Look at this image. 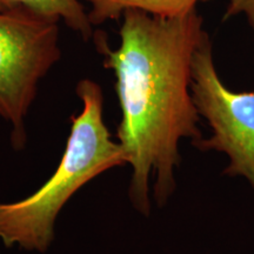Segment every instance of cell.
Segmentation results:
<instances>
[{"label":"cell","mask_w":254,"mask_h":254,"mask_svg":"<svg viewBox=\"0 0 254 254\" xmlns=\"http://www.w3.org/2000/svg\"><path fill=\"white\" fill-rule=\"evenodd\" d=\"M27 11L41 17L63 21L69 30L88 40L93 25L80 0H0V12Z\"/></svg>","instance_id":"obj_6"},{"label":"cell","mask_w":254,"mask_h":254,"mask_svg":"<svg viewBox=\"0 0 254 254\" xmlns=\"http://www.w3.org/2000/svg\"><path fill=\"white\" fill-rule=\"evenodd\" d=\"M93 26L123 17L127 9H138L160 18H178L195 11L196 4L209 0H84Z\"/></svg>","instance_id":"obj_5"},{"label":"cell","mask_w":254,"mask_h":254,"mask_svg":"<svg viewBox=\"0 0 254 254\" xmlns=\"http://www.w3.org/2000/svg\"><path fill=\"white\" fill-rule=\"evenodd\" d=\"M190 92L212 135L192 144L200 151H217L230 157L226 176L245 177L254 189V92H233L222 84L215 69L207 32L192 60Z\"/></svg>","instance_id":"obj_4"},{"label":"cell","mask_w":254,"mask_h":254,"mask_svg":"<svg viewBox=\"0 0 254 254\" xmlns=\"http://www.w3.org/2000/svg\"><path fill=\"white\" fill-rule=\"evenodd\" d=\"M77 95L82 109L71 117V131L55 173L25 199L0 202V241L8 249L46 252L55 239L57 218L68 200L94 178L127 165L123 147L104 122L99 84L82 79Z\"/></svg>","instance_id":"obj_2"},{"label":"cell","mask_w":254,"mask_h":254,"mask_svg":"<svg viewBox=\"0 0 254 254\" xmlns=\"http://www.w3.org/2000/svg\"><path fill=\"white\" fill-rule=\"evenodd\" d=\"M245 14L250 26L254 31V0H231L225 19L238 14Z\"/></svg>","instance_id":"obj_7"},{"label":"cell","mask_w":254,"mask_h":254,"mask_svg":"<svg viewBox=\"0 0 254 254\" xmlns=\"http://www.w3.org/2000/svg\"><path fill=\"white\" fill-rule=\"evenodd\" d=\"M122 18L118 49L100 37L95 46L116 75L122 111L117 139L132 167L129 201L148 217L151 180L155 202L164 206L176 190L180 141L202 138L190 82L193 56L206 31L196 9L178 18L127 9Z\"/></svg>","instance_id":"obj_1"},{"label":"cell","mask_w":254,"mask_h":254,"mask_svg":"<svg viewBox=\"0 0 254 254\" xmlns=\"http://www.w3.org/2000/svg\"><path fill=\"white\" fill-rule=\"evenodd\" d=\"M60 58L59 21L19 9L0 12V118L11 126L15 151L27 144L28 112Z\"/></svg>","instance_id":"obj_3"}]
</instances>
